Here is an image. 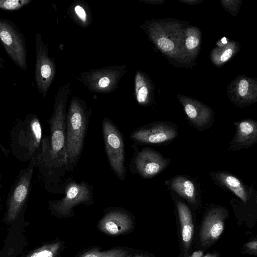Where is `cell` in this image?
I'll return each mask as SVG.
<instances>
[{
  "instance_id": "6",
  "label": "cell",
  "mask_w": 257,
  "mask_h": 257,
  "mask_svg": "<svg viewBox=\"0 0 257 257\" xmlns=\"http://www.w3.org/2000/svg\"><path fill=\"white\" fill-rule=\"evenodd\" d=\"M65 195L60 200L49 201L51 210L60 215L70 214L72 209L79 204L90 202L93 196V187L85 181L77 183L69 181L65 186Z\"/></svg>"
},
{
  "instance_id": "20",
  "label": "cell",
  "mask_w": 257,
  "mask_h": 257,
  "mask_svg": "<svg viewBox=\"0 0 257 257\" xmlns=\"http://www.w3.org/2000/svg\"><path fill=\"white\" fill-rule=\"evenodd\" d=\"M144 84L143 80L141 79L140 76L138 74L136 77L135 89L137 99L140 103L144 102L148 95V89Z\"/></svg>"
},
{
  "instance_id": "17",
  "label": "cell",
  "mask_w": 257,
  "mask_h": 257,
  "mask_svg": "<svg viewBox=\"0 0 257 257\" xmlns=\"http://www.w3.org/2000/svg\"><path fill=\"white\" fill-rule=\"evenodd\" d=\"M82 257H130V255L125 250L113 249L103 252L93 250L86 253Z\"/></svg>"
},
{
  "instance_id": "24",
  "label": "cell",
  "mask_w": 257,
  "mask_h": 257,
  "mask_svg": "<svg viewBox=\"0 0 257 257\" xmlns=\"http://www.w3.org/2000/svg\"><path fill=\"white\" fill-rule=\"evenodd\" d=\"M76 14L82 21H85L86 19V14L84 8L80 5H77L74 8Z\"/></svg>"
},
{
  "instance_id": "23",
  "label": "cell",
  "mask_w": 257,
  "mask_h": 257,
  "mask_svg": "<svg viewBox=\"0 0 257 257\" xmlns=\"http://www.w3.org/2000/svg\"><path fill=\"white\" fill-rule=\"evenodd\" d=\"M199 42L197 38L194 36H190L186 40V46L188 49H193L198 45Z\"/></svg>"
},
{
  "instance_id": "4",
  "label": "cell",
  "mask_w": 257,
  "mask_h": 257,
  "mask_svg": "<svg viewBox=\"0 0 257 257\" xmlns=\"http://www.w3.org/2000/svg\"><path fill=\"white\" fill-rule=\"evenodd\" d=\"M0 43L11 59L20 69L27 68L25 39L11 21L0 18Z\"/></svg>"
},
{
  "instance_id": "28",
  "label": "cell",
  "mask_w": 257,
  "mask_h": 257,
  "mask_svg": "<svg viewBox=\"0 0 257 257\" xmlns=\"http://www.w3.org/2000/svg\"><path fill=\"white\" fill-rule=\"evenodd\" d=\"M203 256V253L202 251H197L194 252L190 257H202Z\"/></svg>"
},
{
  "instance_id": "26",
  "label": "cell",
  "mask_w": 257,
  "mask_h": 257,
  "mask_svg": "<svg viewBox=\"0 0 257 257\" xmlns=\"http://www.w3.org/2000/svg\"><path fill=\"white\" fill-rule=\"evenodd\" d=\"M110 84V80L108 77H104L101 78L98 82V85L101 88H105Z\"/></svg>"
},
{
  "instance_id": "8",
  "label": "cell",
  "mask_w": 257,
  "mask_h": 257,
  "mask_svg": "<svg viewBox=\"0 0 257 257\" xmlns=\"http://www.w3.org/2000/svg\"><path fill=\"white\" fill-rule=\"evenodd\" d=\"M35 45V84L39 92L45 96L53 79L54 65L40 33L36 34Z\"/></svg>"
},
{
  "instance_id": "29",
  "label": "cell",
  "mask_w": 257,
  "mask_h": 257,
  "mask_svg": "<svg viewBox=\"0 0 257 257\" xmlns=\"http://www.w3.org/2000/svg\"><path fill=\"white\" fill-rule=\"evenodd\" d=\"M0 149L3 152L4 155L7 157L8 156L9 153H10V151L8 150L5 147L3 146L0 142Z\"/></svg>"
},
{
  "instance_id": "7",
  "label": "cell",
  "mask_w": 257,
  "mask_h": 257,
  "mask_svg": "<svg viewBox=\"0 0 257 257\" xmlns=\"http://www.w3.org/2000/svg\"><path fill=\"white\" fill-rule=\"evenodd\" d=\"M178 135L176 124L170 122H156L137 128L131 134L130 138L140 144L164 145L172 142Z\"/></svg>"
},
{
  "instance_id": "10",
  "label": "cell",
  "mask_w": 257,
  "mask_h": 257,
  "mask_svg": "<svg viewBox=\"0 0 257 257\" xmlns=\"http://www.w3.org/2000/svg\"><path fill=\"white\" fill-rule=\"evenodd\" d=\"M226 211L222 207H215L206 215L200 228L199 238L204 245L213 243L218 239L224 228Z\"/></svg>"
},
{
  "instance_id": "27",
  "label": "cell",
  "mask_w": 257,
  "mask_h": 257,
  "mask_svg": "<svg viewBox=\"0 0 257 257\" xmlns=\"http://www.w3.org/2000/svg\"><path fill=\"white\" fill-rule=\"evenodd\" d=\"M246 247L249 250L256 251L257 250V242L256 241H252L248 242L245 244Z\"/></svg>"
},
{
  "instance_id": "33",
  "label": "cell",
  "mask_w": 257,
  "mask_h": 257,
  "mask_svg": "<svg viewBox=\"0 0 257 257\" xmlns=\"http://www.w3.org/2000/svg\"><path fill=\"white\" fill-rule=\"evenodd\" d=\"M135 257H148V256H135Z\"/></svg>"
},
{
  "instance_id": "2",
  "label": "cell",
  "mask_w": 257,
  "mask_h": 257,
  "mask_svg": "<svg viewBox=\"0 0 257 257\" xmlns=\"http://www.w3.org/2000/svg\"><path fill=\"white\" fill-rule=\"evenodd\" d=\"M87 127L82 107L76 102L70 106L66 127V171H73L81 155Z\"/></svg>"
},
{
  "instance_id": "12",
  "label": "cell",
  "mask_w": 257,
  "mask_h": 257,
  "mask_svg": "<svg viewBox=\"0 0 257 257\" xmlns=\"http://www.w3.org/2000/svg\"><path fill=\"white\" fill-rule=\"evenodd\" d=\"M210 176L218 185L233 192L244 203L248 200L251 191L233 174L224 171H215L211 172Z\"/></svg>"
},
{
  "instance_id": "25",
  "label": "cell",
  "mask_w": 257,
  "mask_h": 257,
  "mask_svg": "<svg viewBox=\"0 0 257 257\" xmlns=\"http://www.w3.org/2000/svg\"><path fill=\"white\" fill-rule=\"evenodd\" d=\"M233 51L231 49H227L222 53L220 57V60L222 62L227 61L232 56Z\"/></svg>"
},
{
  "instance_id": "18",
  "label": "cell",
  "mask_w": 257,
  "mask_h": 257,
  "mask_svg": "<svg viewBox=\"0 0 257 257\" xmlns=\"http://www.w3.org/2000/svg\"><path fill=\"white\" fill-rule=\"evenodd\" d=\"M58 245L56 244L44 246L30 253L26 257H54Z\"/></svg>"
},
{
  "instance_id": "11",
  "label": "cell",
  "mask_w": 257,
  "mask_h": 257,
  "mask_svg": "<svg viewBox=\"0 0 257 257\" xmlns=\"http://www.w3.org/2000/svg\"><path fill=\"white\" fill-rule=\"evenodd\" d=\"M236 133L230 141L228 150L232 151L247 149L257 142V122L245 119L234 123Z\"/></svg>"
},
{
  "instance_id": "5",
  "label": "cell",
  "mask_w": 257,
  "mask_h": 257,
  "mask_svg": "<svg viewBox=\"0 0 257 257\" xmlns=\"http://www.w3.org/2000/svg\"><path fill=\"white\" fill-rule=\"evenodd\" d=\"M105 149L109 164L121 180L125 176L124 146L121 133L115 125L108 120L102 124Z\"/></svg>"
},
{
  "instance_id": "1",
  "label": "cell",
  "mask_w": 257,
  "mask_h": 257,
  "mask_svg": "<svg viewBox=\"0 0 257 257\" xmlns=\"http://www.w3.org/2000/svg\"><path fill=\"white\" fill-rule=\"evenodd\" d=\"M42 138L41 123L35 114L16 119L10 135V146L15 158L30 161L40 147Z\"/></svg>"
},
{
  "instance_id": "19",
  "label": "cell",
  "mask_w": 257,
  "mask_h": 257,
  "mask_svg": "<svg viewBox=\"0 0 257 257\" xmlns=\"http://www.w3.org/2000/svg\"><path fill=\"white\" fill-rule=\"evenodd\" d=\"M31 2V0H0V9L7 11L17 10Z\"/></svg>"
},
{
  "instance_id": "30",
  "label": "cell",
  "mask_w": 257,
  "mask_h": 257,
  "mask_svg": "<svg viewBox=\"0 0 257 257\" xmlns=\"http://www.w3.org/2000/svg\"><path fill=\"white\" fill-rule=\"evenodd\" d=\"M4 60L0 57V69L4 68Z\"/></svg>"
},
{
  "instance_id": "21",
  "label": "cell",
  "mask_w": 257,
  "mask_h": 257,
  "mask_svg": "<svg viewBox=\"0 0 257 257\" xmlns=\"http://www.w3.org/2000/svg\"><path fill=\"white\" fill-rule=\"evenodd\" d=\"M157 44L159 47L165 51H170L174 48L172 41L166 37L160 38L157 41Z\"/></svg>"
},
{
  "instance_id": "9",
  "label": "cell",
  "mask_w": 257,
  "mask_h": 257,
  "mask_svg": "<svg viewBox=\"0 0 257 257\" xmlns=\"http://www.w3.org/2000/svg\"><path fill=\"white\" fill-rule=\"evenodd\" d=\"M170 162V159L164 157L159 152L150 148H143L135 158L137 171L145 179L153 177L160 173Z\"/></svg>"
},
{
  "instance_id": "16",
  "label": "cell",
  "mask_w": 257,
  "mask_h": 257,
  "mask_svg": "<svg viewBox=\"0 0 257 257\" xmlns=\"http://www.w3.org/2000/svg\"><path fill=\"white\" fill-rule=\"evenodd\" d=\"M176 204L181 225L183 242L187 249L189 247L194 233L192 213L189 208L183 202L177 201Z\"/></svg>"
},
{
  "instance_id": "22",
  "label": "cell",
  "mask_w": 257,
  "mask_h": 257,
  "mask_svg": "<svg viewBox=\"0 0 257 257\" xmlns=\"http://www.w3.org/2000/svg\"><path fill=\"white\" fill-rule=\"evenodd\" d=\"M249 87L248 82L245 79L241 80L239 84L238 93L241 96H245L248 91Z\"/></svg>"
},
{
  "instance_id": "31",
  "label": "cell",
  "mask_w": 257,
  "mask_h": 257,
  "mask_svg": "<svg viewBox=\"0 0 257 257\" xmlns=\"http://www.w3.org/2000/svg\"><path fill=\"white\" fill-rule=\"evenodd\" d=\"M202 257H217L216 254H207L205 256Z\"/></svg>"
},
{
  "instance_id": "14",
  "label": "cell",
  "mask_w": 257,
  "mask_h": 257,
  "mask_svg": "<svg viewBox=\"0 0 257 257\" xmlns=\"http://www.w3.org/2000/svg\"><path fill=\"white\" fill-rule=\"evenodd\" d=\"M99 226L106 233L118 235L128 230L132 227V222L126 214L112 212L104 216L100 221Z\"/></svg>"
},
{
  "instance_id": "13",
  "label": "cell",
  "mask_w": 257,
  "mask_h": 257,
  "mask_svg": "<svg viewBox=\"0 0 257 257\" xmlns=\"http://www.w3.org/2000/svg\"><path fill=\"white\" fill-rule=\"evenodd\" d=\"M169 189L191 204L197 202L198 190L195 183L190 178L178 175L165 182Z\"/></svg>"
},
{
  "instance_id": "3",
  "label": "cell",
  "mask_w": 257,
  "mask_h": 257,
  "mask_svg": "<svg viewBox=\"0 0 257 257\" xmlns=\"http://www.w3.org/2000/svg\"><path fill=\"white\" fill-rule=\"evenodd\" d=\"M34 167L32 157L27 167L20 170L10 187L6 202V220L9 223L18 218L26 204L32 187Z\"/></svg>"
},
{
  "instance_id": "32",
  "label": "cell",
  "mask_w": 257,
  "mask_h": 257,
  "mask_svg": "<svg viewBox=\"0 0 257 257\" xmlns=\"http://www.w3.org/2000/svg\"><path fill=\"white\" fill-rule=\"evenodd\" d=\"M1 175L0 174V192H1V189L2 188V183L1 182Z\"/></svg>"
},
{
  "instance_id": "15",
  "label": "cell",
  "mask_w": 257,
  "mask_h": 257,
  "mask_svg": "<svg viewBox=\"0 0 257 257\" xmlns=\"http://www.w3.org/2000/svg\"><path fill=\"white\" fill-rule=\"evenodd\" d=\"M184 110L191 125L199 131L209 128L212 126V116L205 107H199L194 104L188 103Z\"/></svg>"
}]
</instances>
